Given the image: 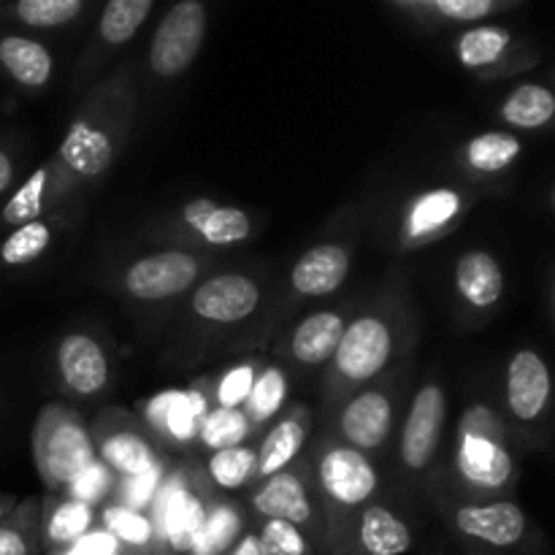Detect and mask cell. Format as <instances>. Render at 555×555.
<instances>
[{
	"mask_svg": "<svg viewBox=\"0 0 555 555\" xmlns=\"http://www.w3.org/2000/svg\"><path fill=\"white\" fill-rule=\"evenodd\" d=\"M209 410L211 399L204 383L193 388H168L144 401V426L173 448H188L190 442H198V428Z\"/></svg>",
	"mask_w": 555,
	"mask_h": 555,
	"instance_id": "5bb4252c",
	"label": "cell"
},
{
	"mask_svg": "<svg viewBox=\"0 0 555 555\" xmlns=\"http://www.w3.org/2000/svg\"><path fill=\"white\" fill-rule=\"evenodd\" d=\"M453 529L491 551H513L524 542L529 520L515 502H469L453 509Z\"/></svg>",
	"mask_w": 555,
	"mask_h": 555,
	"instance_id": "2e32d148",
	"label": "cell"
},
{
	"mask_svg": "<svg viewBox=\"0 0 555 555\" xmlns=\"http://www.w3.org/2000/svg\"><path fill=\"white\" fill-rule=\"evenodd\" d=\"M520 157L518 135L504 130H488L475 135L464 146V163L475 173H502Z\"/></svg>",
	"mask_w": 555,
	"mask_h": 555,
	"instance_id": "4dcf8cb0",
	"label": "cell"
},
{
	"mask_svg": "<svg viewBox=\"0 0 555 555\" xmlns=\"http://www.w3.org/2000/svg\"><path fill=\"white\" fill-rule=\"evenodd\" d=\"M90 434L95 442L98 461H103L117 477L144 475L157 461H163L155 442L146 437L150 431L144 423L133 421L122 410H106L103 415H98Z\"/></svg>",
	"mask_w": 555,
	"mask_h": 555,
	"instance_id": "30bf717a",
	"label": "cell"
},
{
	"mask_svg": "<svg viewBox=\"0 0 555 555\" xmlns=\"http://www.w3.org/2000/svg\"><path fill=\"white\" fill-rule=\"evenodd\" d=\"M81 11H85V0H20L11 5L9 14L27 27L52 30V27L70 25Z\"/></svg>",
	"mask_w": 555,
	"mask_h": 555,
	"instance_id": "60d3db41",
	"label": "cell"
},
{
	"mask_svg": "<svg viewBox=\"0 0 555 555\" xmlns=\"http://www.w3.org/2000/svg\"><path fill=\"white\" fill-rule=\"evenodd\" d=\"M41 551V507L38 502L16 504L0 524V555H38Z\"/></svg>",
	"mask_w": 555,
	"mask_h": 555,
	"instance_id": "e575fe53",
	"label": "cell"
},
{
	"mask_svg": "<svg viewBox=\"0 0 555 555\" xmlns=\"http://www.w3.org/2000/svg\"><path fill=\"white\" fill-rule=\"evenodd\" d=\"M179 220L193 236H198L204 244H211V247H233V244L247 242L249 233H253V220H249L247 211L217 204L215 198H206V195L184 204Z\"/></svg>",
	"mask_w": 555,
	"mask_h": 555,
	"instance_id": "ffe728a7",
	"label": "cell"
},
{
	"mask_svg": "<svg viewBox=\"0 0 555 555\" xmlns=\"http://www.w3.org/2000/svg\"><path fill=\"white\" fill-rule=\"evenodd\" d=\"M152 9H155L152 0H112L98 20V38L108 47L130 41L152 14Z\"/></svg>",
	"mask_w": 555,
	"mask_h": 555,
	"instance_id": "74e56055",
	"label": "cell"
},
{
	"mask_svg": "<svg viewBox=\"0 0 555 555\" xmlns=\"http://www.w3.org/2000/svg\"><path fill=\"white\" fill-rule=\"evenodd\" d=\"M60 195H63V190H60L57 168L52 160L43 163L5 201V206L0 209V225L11 231V228H20L25 222L41 220Z\"/></svg>",
	"mask_w": 555,
	"mask_h": 555,
	"instance_id": "484cf974",
	"label": "cell"
},
{
	"mask_svg": "<svg viewBox=\"0 0 555 555\" xmlns=\"http://www.w3.org/2000/svg\"><path fill=\"white\" fill-rule=\"evenodd\" d=\"M54 363L68 393L90 399L106 390L112 369H108L106 350L95 336L81 334V331L65 334L54 350Z\"/></svg>",
	"mask_w": 555,
	"mask_h": 555,
	"instance_id": "ac0fdd59",
	"label": "cell"
},
{
	"mask_svg": "<svg viewBox=\"0 0 555 555\" xmlns=\"http://www.w3.org/2000/svg\"><path fill=\"white\" fill-rule=\"evenodd\" d=\"M509 43H513V36H509L507 27H499V25L469 27V30L461 33V36L455 38V60L469 70L488 68V65L499 63V60L504 57Z\"/></svg>",
	"mask_w": 555,
	"mask_h": 555,
	"instance_id": "d6a6232c",
	"label": "cell"
},
{
	"mask_svg": "<svg viewBox=\"0 0 555 555\" xmlns=\"http://www.w3.org/2000/svg\"><path fill=\"white\" fill-rule=\"evenodd\" d=\"M92 529H98V509L90 504L52 493L41 507V547L47 553L74 545Z\"/></svg>",
	"mask_w": 555,
	"mask_h": 555,
	"instance_id": "cb8c5ba5",
	"label": "cell"
},
{
	"mask_svg": "<svg viewBox=\"0 0 555 555\" xmlns=\"http://www.w3.org/2000/svg\"><path fill=\"white\" fill-rule=\"evenodd\" d=\"M206 480L222 493L242 491L249 482H258V450L247 442L231 450H220V453H209Z\"/></svg>",
	"mask_w": 555,
	"mask_h": 555,
	"instance_id": "f546056e",
	"label": "cell"
},
{
	"mask_svg": "<svg viewBox=\"0 0 555 555\" xmlns=\"http://www.w3.org/2000/svg\"><path fill=\"white\" fill-rule=\"evenodd\" d=\"M255 537L260 555H323V545L312 534L282 520H260Z\"/></svg>",
	"mask_w": 555,
	"mask_h": 555,
	"instance_id": "ab89813d",
	"label": "cell"
},
{
	"mask_svg": "<svg viewBox=\"0 0 555 555\" xmlns=\"http://www.w3.org/2000/svg\"><path fill=\"white\" fill-rule=\"evenodd\" d=\"M455 472L469 488L502 491L513 480V459L502 439V426L488 406H472L455 437Z\"/></svg>",
	"mask_w": 555,
	"mask_h": 555,
	"instance_id": "8992f818",
	"label": "cell"
},
{
	"mask_svg": "<svg viewBox=\"0 0 555 555\" xmlns=\"http://www.w3.org/2000/svg\"><path fill=\"white\" fill-rule=\"evenodd\" d=\"M14 177H16V166H14V157L9 155V152L0 146V195L5 193V190L14 184Z\"/></svg>",
	"mask_w": 555,
	"mask_h": 555,
	"instance_id": "bcb514c9",
	"label": "cell"
},
{
	"mask_svg": "<svg viewBox=\"0 0 555 555\" xmlns=\"http://www.w3.org/2000/svg\"><path fill=\"white\" fill-rule=\"evenodd\" d=\"M49 555H128V551H125L108 531H103L101 526H98L90 534L76 540L74 545L63 547V551H52Z\"/></svg>",
	"mask_w": 555,
	"mask_h": 555,
	"instance_id": "f6af8a7d",
	"label": "cell"
},
{
	"mask_svg": "<svg viewBox=\"0 0 555 555\" xmlns=\"http://www.w3.org/2000/svg\"><path fill=\"white\" fill-rule=\"evenodd\" d=\"M117 480L119 477L114 475V472L108 469L103 461L95 459L90 466H85V469H81L79 475H76L74 480L63 488V493H60V496H68V499H74V502L90 504V507L101 509L103 504L112 502Z\"/></svg>",
	"mask_w": 555,
	"mask_h": 555,
	"instance_id": "7bdbcfd3",
	"label": "cell"
},
{
	"mask_svg": "<svg viewBox=\"0 0 555 555\" xmlns=\"http://www.w3.org/2000/svg\"><path fill=\"white\" fill-rule=\"evenodd\" d=\"M553 379L547 363L534 350L515 352L507 366V406L518 421L531 423L547 410Z\"/></svg>",
	"mask_w": 555,
	"mask_h": 555,
	"instance_id": "44dd1931",
	"label": "cell"
},
{
	"mask_svg": "<svg viewBox=\"0 0 555 555\" xmlns=\"http://www.w3.org/2000/svg\"><path fill=\"white\" fill-rule=\"evenodd\" d=\"M285 401H287L285 372H282L280 366H260L253 390H249L247 404L242 406V412L247 415V421L253 423V428H260L280 415Z\"/></svg>",
	"mask_w": 555,
	"mask_h": 555,
	"instance_id": "d590c367",
	"label": "cell"
},
{
	"mask_svg": "<svg viewBox=\"0 0 555 555\" xmlns=\"http://www.w3.org/2000/svg\"><path fill=\"white\" fill-rule=\"evenodd\" d=\"M228 555H260V547H258V537H255V531H244L242 540L233 545V551Z\"/></svg>",
	"mask_w": 555,
	"mask_h": 555,
	"instance_id": "7dc6e473",
	"label": "cell"
},
{
	"mask_svg": "<svg viewBox=\"0 0 555 555\" xmlns=\"http://www.w3.org/2000/svg\"><path fill=\"white\" fill-rule=\"evenodd\" d=\"M128 555H130V553H128Z\"/></svg>",
	"mask_w": 555,
	"mask_h": 555,
	"instance_id": "f907efd6",
	"label": "cell"
},
{
	"mask_svg": "<svg viewBox=\"0 0 555 555\" xmlns=\"http://www.w3.org/2000/svg\"><path fill=\"white\" fill-rule=\"evenodd\" d=\"M201 276V258L184 249L141 255L125 269L122 287L135 301H166L188 293Z\"/></svg>",
	"mask_w": 555,
	"mask_h": 555,
	"instance_id": "4fadbf2b",
	"label": "cell"
},
{
	"mask_svg": "<svg viewBox=\"0 0 555 555\" xmlns=\"http://www.w3.org/2000/svg\"><path fill=\"white\" fill-rule=\"evenodd\" d=\"M396 399L390 385H366L345 399L334 421L336 442L361 453H377L393 437Z\"/></svg>",
	"mask_w": 555,
	"mask_h": 555,
	"instance_id": "52a82bcc",
	"label": "cell"
},
{
	"mask_svg": "<svg viewBox=\"0 0 555 555\" xmlns=\"http://www.w3.org/2000/svg\"><path fill=\"white\" fill-rule=\"evenodd\" d=\"M258 372L260 363L255 361H242L228 366L220 377H215L209 383L211 406H220V410H242L247 404L249 390H253Z\"/></svg>",
	"mask_w": 555,
	"mask_h": 555,
	"instance_id": "b9f144b4",
	"label": "cell"
},
{
	"mask_svg": "<svg viewBox=\"0 0 555 555\" xmlns=\"http://www.w3.org/2000/svg\"><path fill=\"white\" fill-rule=\"evenodd\" d=\"M444 426H448V393L439 383H423L412 396L399 434V459L406 472L423 475L431 469L439 455Z\"/></svg>",
	"mask_w": 555,
	"mask_h": 555,
	"instance_id": "9c48e42d",
	"label": "cell"
},
{
	"mask_svg": "<svg viewBox=\"0 0 555 555\" xmlns=\"http://www.w3.org/2000/svg\"><path fill=\"white\" fill-rule=\"evenodd\" d=\"M309 428H312V412L307 404H296L266 431V437L255 448L258 450V482L291 469L307 442Z\"/></svg>",
	"mask_w": 555,
	"mask_h": 555,
	"instance_id": "7402d4cb",
	"label": "cell"
},
{
	"mask_svg": "<svg viewBox=\"0 0 555 555\" xmlns=\"http://www.w3.org/2000/svg\"><path fill=\"white\" fill-rule=\"evenodd\" d=\"M412 545V526L385 504L372 502L350 515L325 555H404Z\"/></svg>",
	"mask_w": 555,
	"mask_h": 555,
	"instance_id": "7c38bea8",
	"label": "cell"
},
{
	"mask_svg": "<svg viewBox=\"0 0 555 555\" xmlns=\"http://www.w3.org/2000/svg\"><path fill=\"white\" fill-rule=\"evenodd\" d=\"M244 537V513L231 499L211 496L204 526L195 534L188 555H228Z\"/></svg>",
	"mask_w": 555,
	"mask_h": 555,
	"instance_id": "83f0119b",
	"label": "cell"
},
{
	"mask_svg": "<svg viewBox=\"0 0 555 555\" xmlns=\"http://www.w3.org/2000/svg\"><path fill=\"white\" fill-rule=\"evenodd\" d=\"M209 499L198 480V469H168L146 513L155 529V555H188L209 513Z\"/></svg>",
	"mask_w": 555,
	"mask_h": 555,
	"instance_id": "5b68a950",
	"label": "cell"
},
{
	"mask_svg": "<svg viewBox=\"0 0 555 555\" xmlns=\"http://www.w3.org/2000/svg\"><path fill=\"white\" fill-rule=\"evenodd\" d=\"M16 507V499L14 496H5V493H0V524H3L5 518H9L11 513H14Z\"/></svg>",
	"mask_w": 555,
	"mask_h": 555,
	"instance_id": "c3c4849f",
	"label": "cell"
},
{
	"mask_svg": "<svg viewBox=\"0 0 555 555\" xmlns=\"http://www.w3.org/2000/svg\"><path fill=\"white\" fill-rule=\"evenodd\" d=\"M455 293L472 309H491L504 293V271L486 249H469L459 258L453 271Z\"/></svg>",
	"mask_w": 555,
	"mask_h": 555,
	"instance_id": "d4e9b609",
	"label": "cell"
},
{
	"mask_svg": "<svg viewBox=\"0 0 555 555\" xmlns=\"http://www.w3.org/2000/svg\"><path fill=\"white\" fill-rule=\"evenodd\" d=\"M393 9L417 20L437 22H480L499 9L493 0H396Z\"/></svg>",
	"mask_w": 555,
	"mask_h": 555,
	"instance_id": "f35d334b",
	"label": "cell"
},
{
	"mask_svg": "<svg viewBox=\"0 0 555 555\" xmlns=\"http://www.w3.org/2000/svg\"><path fill=\"white\" fill-rule=\"evenodd\" d=\"M504 122L520 130H537L555 117V95L542 85H518L502 103Z\"/></svg>",
	"mask_w": 555,
	"mask_h": 555,
	"instance_id": "1f68e13d",
	"label": "cell"
},
{
	"mask_svg": "<svg viewBox=\"0 0 555 555\" xmlns=\"http://www.w3.org/2000/svg\"><path fill=\"white\" fill-rule=\"evenodd\" d=\"M30 448L38 477L52 493H63V488L98 459L87 423L79 412L60 404H47L38 412Z\"/></svg>",
	"mask_w": 555,
	"mask_h": 555,
	"instance_id": "277c9868",
	"label": "cell"
},
{
	"mask_svg": "<svg viewBox=\"0 0 555 555\" xmlns=\"http://www.w3.org/2000/svg\"><path fill=\"white\" fill-rule=\"evenodd\" d=\"M54 242V228L49 220H33L20 228H11L0 242V266L5 269H22L47 255Z\"/></svg>",
	"mask_w": 555,
	"mask_h": 555,
	"instance_id": "836d02e7",
	"label": "cell"
},
{
	"mask_svg": "<svg viewBox=\"0 0 555 555\" xmlns=\"http://www.w3.org/2000/svg\"><path fill=\"white\" fill-rule=\"evenodd\" d=\"M0 68L25 90H43L52 81L54 57L36 38L5 33L0 36Z\"/></svg>",
	"mask_w": 555,
	"mask_h": 555,
	"instance_id": "4316f807",
	"label": "cell"
},
{
	"mask_svg": "<svg viewBox=\"0 0 555 555\" xmlns=\"http://www.w3.org/2000/svg\"><path fill=\"white\" fill-rule=\"evenodd\" d=\"M209 25V11L198 0L171 5L150 43V68L163 79L184 74L198 57Z\"/></svg>",
	"mask_w": 555,
	"mask_h": 555,
	"instance_id": "ba28073f",
	"label": "cell"
},
{
	"mask_svg": "<svg viewBox=\"0 0 555 555\" xmlns=\"http://www.w3.org/2000/svg\"><path fill=\"white\" fill-rule=\"evenodd\" d=\"M249 437H253V423L247 421V415L242 410H220V406H211L198 428V442L209 453H220V450L247 444Z\"/></svg>",
	"mask_w": 555,
	"mask_h": 555,
	"instance_id": "8d00e7d4",
	"label": "cell"
},
{
	"mask_svg": "<svg viewBox=\"0 0 555 555\" xmlns=\"http://www.w3.org/2000/svg\"><path fill=\"white\" fill-rule=\"evenodd\" d=\"M168 461H157L150 472L144 475H133V477H119L117 488H114V504H122V507L135 509V513H150L152 502H155L157 491H160L163 480L168 475Z\"/></svg>",
	"mask_w": 555,
	"mask_h": 555,
	"instance_id": "ee69618b",
	"label": "cell"
},
{
	"mask_svg": "<svg viewBox=\"0 0 555 555\" xmlns=\"http://www.w3.org/2000/svg\"><path fill=\"white\" fill-rule=\"evenodd\" d=\"M352 255L345 244L323 242L296 260L291 271V287L304 298H323L339 291L350 276Z\"/></svg>",
	"mask_w": 555,
	"mask_h": 555,
	"instance_id": "d6986e66",
	"label": "cell"
},
{
	"mask_svg": "<svg viewBox=\"0 0 555 555\" xmlns=\"http://www.w3.org/2000/svg\"><path fill=\"white\" fill-rule=\"evenodd\" d=\"M314 488L325 502L323 553L358 509L369 507L379 491V472L366 453L328 439L314 461Z\"/></svg>",
	"mask_w": 555,
	"mask_h": 555,
	"instance_id": "3957f363",
	"label": "cell"
},
{
	"mask_svg": "<svg viewBox=\"0 0 555 555\" xmlns=\"http://www.w3.org/2000/svg\"><path fill=\"white\" fill-rule=\"evenodd\" d=\"M98 526L108 531L130 555H155V529L146 513L108 502L98 509Z\"/></svg>",
	"mask_w": 555,
	"mask_h": 555,
	"instance_id": "f1b7e54d",
	"label": "cell"
},
{
	"mask_svg": "<svg viewBox=\"0 0 555 555\" xmlns=\"http://www.w3.org/2000/svg\"><path fill=\"white\" fill-rule=\"evenodd\" d=\"M466 211L464 193L455 188H428L412 195L401 211V247L417 249L448 236Z\"/></svg>",
	"mask_w": 555,
	"mask_h": 555,
	"instance_id": "9a60e30c",
	"label": "cell"
},
{
	"mask_svg": "<svg viewBox=\"0 0 555 555\" xmlns=\"http://www.w3.org/2000/svg\"><path fill=\"white\" fill-rule=\"evenodd\" d=\"M553 204H555V193H553Z\"/></svg>",
	"mask_w": 555,
	"mask_h": 555,
	"instance_id": "681fc988",
	"label": "cell"
},
{
	"mask_svg": "<svg viewBox=\"0 0 555 555\" xmlns=\"http://www.w3.org/2000/svg\"><path fill=\"white\" fill-rule=\"evenodd\" d=\"M133 101H130V85L122 76H114L98 95L87 101L79 117L70 122L68 133L60 141L54 168L60 177V190L81 188V184H95L112 168L114 157L119 155V146L128 135Z\"/></svg>",
	"mask_w": 555,
	"mask_h": 555,
	"instance_id": "6da1fadb",
	"label": "cell"
},
{
	"mask_svg": "<svg viewBox=\"0 0 555 555\" xmlns=\"http://www.w3.org/2000/svg\"><path fill=\"white\" fill-rule=\"evenodd\" d=\"M406 345V325L390 309L377 307L356 314L331 358V388L350 396L383 377Z\"/></svg>",
	"mask_w": 555,
	"mask_h": 555,
	"instance_id": "7a4b0ae2",
	"label": "cell"
},
{
	"mask_svg": "<svg viewBox=\"0 0 555 555\" xmlns=\"http://www.w3.org/2000/svg\"><path fill=\"white\" fill-rule=\"evenodd\" d=\"M347 323H350V318L339 309H320V312L307 314L291 331L287 352L301 366H325L334 358Z\"/></svg>",
	"mask_w": 555,
	"mask_h": 555,
	"instance_id": "603a6c76",
	"label": "cell"
},
{
	"mask_svg": "<svg viewBox=\"0 0 555 555\" xmlns=\"http://www.w3.org/2000/svg\"><path fill=\"white\" fill-rule=\"evenodd\" d=\"M260 307V285L247 274H215L201 282L190 298L195 318L215 325H236L253 318Z\"/></svg>",
	"mask_w": 555,
	"mask_h": 555,
	"instance_id": "e0dca14e",
	"label": "cell"
},
{
	"mask_svg": "<svg viewBox=\"0 0 555 555\" xmlns=\"http://www.w3.org/2000/svg\"><path fill=\"white\" fill-rule=\"evenodd\" d=\"M249 507H253L255 518L282 520V524L298 526V529L312 534L323 545V509L314 504L312 488H309V480L304 477V472L291 466V469L263 480L249 493Z\"/></svg>",
	"mask_w": 555,
	"mask_h": 555,
	"instance_id": "8fae6325",
	"label": "cell"
}]
</instances>
